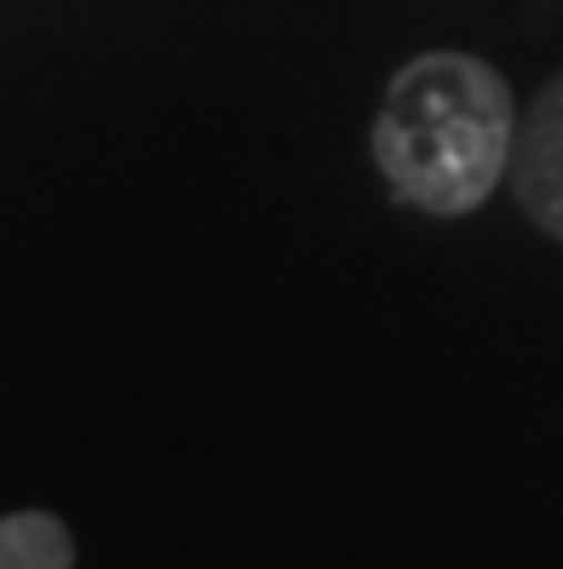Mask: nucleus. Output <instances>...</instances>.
Listing matches in <instances>:
<instances>
[{
	"instance_id": "7ed1b4c3",
	"label": "nucleus",
	"mask_w": 563,
	"mask_h": 569,
	"mask_svg": "<svg viewBox=\"0 0 563 569\" xmlns=\"http://www.w3.org/2000/svg\"><path fill=\"white\" fill-rule=\"evenodd\" d=\"M76 541L52 512H12L0 518V569H70Z\"/></svg>"
},
{
	"instance_id": "f257e3e1",
	"label": "nucleus",
	"mask_w": 563,
	"mask_h": 569,
	"mask_svg": "<svg viewBox=\"0 0 563 569\" xmlns=\"http://www.w3.org/2000/svg\"><path fill=\"white\" fill-rule=\"evenodd\" d=\"M512 87L472 52H420L391 76L374 161L425 213H472L512 161Z\"/></svg>"
},
{
	"instance_id": "f03ea898",
	"label": "nucleus",
	"mask_w": 563,
	"mask_h": 569,
	"mask_svg": "<svg viewBox=\"0 0 563 569\" xmlns=\"http://www.w3.org/2000/svg\"><path fill=\"white\" fill-rule=\"evenodd\" d=\"M506 179L517 190L523 213L535 219L546 237L563 242V76L529 104V116L512 132V161Z\"/></svg>"
}]
</instances>
